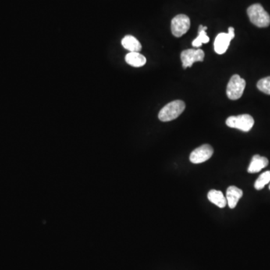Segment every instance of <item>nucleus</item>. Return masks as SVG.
Here are the masks:
<instances>
[{"mask_svg":"<svg viewBox=\"0 0 270 270\" xmlns=\"http://www.w3.org/2000/svg\"><path fill=\"white\" fill-rule=\"evenodd\" d=\"M190 26V19L187 15H178L171 21V32L176 37H181L189 31Z\"/></svg>","mask_w":270,"mask_h":270,"instance_id":"39448f33","label":"nucleus"},{"mask_svg":"<svg viewBox=\"0 0 270 270\" xmlns=\"http://www.w3.org/2000/svg\"><path fill=\"white\" fill-rule=\"evenodd\" d=\"M269 182H270V171H266L257 178L254 183V188L257 190H261L265 187L266 185L268 184Z\"/></svg>","mask_w":270,"mask_h":270,"instance_id":"2eb2a0df","label":"nucleus"},{"mask_svg":"<svg viewBox=\"0 0 270 270\" xmlns=\"http://www.w3.org/2000/svg\"><path fill=\"white\" fill-rule=\"evenodd\" d=\"M186 104L180 100L171 101L164 107L158 114V119L161 122H170L179 117L185 111Z\"/></svg>","mask_w":270,"mask_h":270,"instance_id":"f257e3e1","label":"nucleus"},{"mask_svg":"<svg viewBox=\"0 0 270 270\" xmlns=\"http://www.w3.org/2000/svg\"><path fill=\"white\" fill-rule=\"evenodd\" d=\"M243 195V190H241L239 188L233 186L228 187V189H227L226 199L227 203L230 208L234 209Z\"/></svg>","mask_w":270,"mask_h":270,"instance_id":"1a4fd4ad","label":"nucleus"},{"mask_svg":"<svg viewBox=\"0 0 270 270\" xmlns=\"http://www.w3.org/2000/svg\"><path fill=\"white\" fill-rule=\"evenodd\" d=\"M246 86L244 79L239 75H233L227 86V96L231 100L239 99L243 96Z\"/></svg>","mask_w":270,"mask_h":270,"instance_id":"20e7f679","label":"nucleus"},{"mask_svg":"<svg viewBox=\"0 0 270 270\" xmlns=\"http://www.w3.org/2000/svg\"><path fill=\"white\" fill-rule=\"evenodd\" d=\"M125 62L133 67H142L145 65L147 59L139 52H129L125 56Z\"/></svg>","mask_w":270,"mask_h":270,"instance_id":"f8f14e48","label":"nucleus"},{"mask_svg":"<svg viewBox=\"0 0 270 270\" xmlns=\"http://www.w3.org/2000/svg\"><path fill=\"white\" fill-rule=\"evenodd\" d=\"M205 57L204 51L201 49H188L183 51L181 54V60L183 69L192 67L196 62H203Z\"/></svg>","mask_w":270,"mask_h":270,"instance_id":"0eeeda50","label":"nucleus"},{"mask_svg":"<svg viewBox=\"0 0 270 270\" xmlns=\"http://www.w3.org/2000/svg\"><path fill=\"white\" fill-rule=\"evenodd\" d=\"M269 188H270V187H269Z\"/></svg>","mask_w":270,"mask_h":270,"instance_id":"f3484780","label":"nucleus"},{"mask_svg":"<svg viewBox=\"0 0 270 270\" xmlns=\"http://www.w3.org/2000/svg\"><path fill=\"white\" fill-rule=\"evenodd\" d=\"M213 148L211 146L204 144L191 153L189 159L193 164H200L210 159L212 155H213Z\"/></svg>","mask_w":270,"mask_h":270,"instance_id":"6e6552de","label":"nucleus"},{"mask_svg":"<svg viewBox=\"0 0 270 270\" xmlns=\"http://www.w3.org/2000/svg\"><path fill=\"white\" fill-rule=\"evenodd\" d=\"M209 200L212 204L216 205L219 208H224L228 204L226 197L224 196L223 193L217 190H211L207 194Z\"/></svg>","mask_w":270,"mask_h":270,"instance_id":"ddd939ff","label":"nucleus"},{"mask_svg":"<svg viewBox=\"0 0 270 270\" xmlns=\"http://www.w3.org/2000/svg\"><path fill=\"white\" fill-rule=\"evenodd\" d=\"M257 88L260 91L267 95H270V77L260 79L257 83Z\"/></svg>","mask_w":270,"mask_h":270,"instance_id":"dca6fc26","label":"nucleus"},{"mask_svg":"<svg viewBox=\"0 0 270 270\" xmlns=\"http://www.w3.org/2000/svg\"><path fill=\"white\" fill-rule=\"evenodd\" d=\"M250 21L257 27H267L270 24V16L260 4H254L247 9Z\"/></svg>","mask_w":270,"mask_h":270,"instance_id":"f03ea898","label":"nucleus"},{"mask_svg":"<svg viewBox=\"0 0 270 270\" xmlns=\"http://www.w3.org/2000/svg\"><path fill=\"white\" fill-rule=\"evenodd\" d=\"M207 26L200 25L198 28V36L192 41V45L194 47H200L203 44H207L210 41V38L207 36Z\"/></svg>","mask_w":270,"mask_h":270,"instance_id":"4468645a","label":"nucleus"},{"mask_svg":"<svg viewBox=\"0 0 270 270\" xmlns=\"http://www.w3.org/2000/svg\"><path fill=\"white\" fill-rule=\"evenodd\" d=\"M268 165V159L265 157L260 156L259 155H254L248 168V172L249 174L260 172L263 168H266Z\"/></svg>","mask_w":270,"mask_h":270,"instance_id":"9d476101","label":"nucleus"},{"mask_svg":"<svg viewBox=\"0 0 270 270\" xmlns=\"http://www.w3.org/2000/svg\"><path fill=\"white\" fill-rule=\"evenodd\" d=\"M235 37L234 28L229 27L228 33H219L215 38L214 49L218 54H224L228 49L231 40Z\"/></svg>","mask_w":270,"mask_h":270,"instance_id":"423d86ee","label":"nucleus"},{"mask_svg":"<svg viewBox=\"0 0 270 270\" xmlns=\"http://www.w3.org/2000/svg\"><path fill=\"white\" fill-rule=\"evenodd\" d=\"M254 124V119L249 114L232 116L228 117L226 120V125L228 127L239 129L245 132H249L252 129Z\"/></svg>","mask_w":270,"mask_h":270,"instance_id":"7ed1b4c3","label":"nucleus"},{"mask_svg":"<svg viewBox=\"0 0 270 270\" xmlns=\"http://www.w3.org/2000/svg\"><path fill=\"white\" fill-rule=\"evenodd\" d=\"M122 45L125 49L129 52H140L142 49V45L140 41L132 36H125L122 39Z\"/></svg>","mask_w":270,"mask_h":270,"instance_id":"9b49d317","label":"nucleus"}]
</instances>
